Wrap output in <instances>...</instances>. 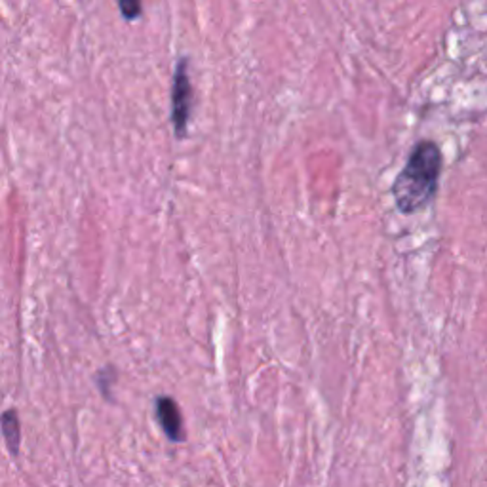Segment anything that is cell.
<instances>
[{
  "mask_svg": "<svg viewBox=\"0 0 487 487\" xmlns=\"http://www.w3.org/2000/svg\"><path fill=\"white\" fill-rule=\"evenodd\" d=\"M441 150L432 140H423L411 149L406 166L396 175L390 192L394 204L406 216H411L432 202L438 192L441 174Z\"/></svg>",
  "mask_w": 487,
  "mask_h": 487,
  "instance_id": "1",
  "label": "cell"
},
{
  "mask_svg": "<svg viewBox=\"0 0 487 487\" xmlns=\"http://www.w3.org/2000/svg\"><path fill=\"white\" fill-rule=\"evenodd\" d=\"M191 105H192V86L189 79V65H187V59H181L174 74V88H172V122H174L175 133L179 137L187 133Z\"/></svg>",
  "mask_w": 487,
  "mask_h": 487,
  "instance_id": "2",
  "label": "cell"
},
{
  "mask_svg": "<svg viewBox=\"0 0 487 487\" xmlns=\"http://www.w3.org/2000/svg\"><path fill=\"white\" fill-rule=\"evenodd\" d=\"M157 415L166 436L174 441H179L183 438V419L177 404L172 398H158Z\"/></svg>",
  "mask_w": 487,
  "mask_h": 487,
  "instance_id": "3",
  "label": "cell"
},
{
  "mask_svg": "<svg viewBox=\"0 0 487 487\" xmlns=\"http://www.w3.org/2000/svg\"><path fill=\"white\" fill-rule=\"evenodd\" d=\"M0 423H3V432H4V438H6V444H8L10 451L13 455H18V451H20V421H18V415H15L13 411L10 409L3 415V419H0Z\"/></svg>",
  "mask_w": 487,
  "mask_h": 487,
  "instance_id": "4",
  "label": "cell"
},
{
  "mask_svg": "<svg viewBox=\"0 0 487 487\" xmlns=\"http://www.w3.org/2000/svg\"><path fill=\"white\" fill-rule=\"evenodd\" d=\"M120 10H122V15H126V18H135V15L141 12V6L135 3H124L120 4Z\"/></svg>",
  "mask_w": 487,
  "mask_h": 487,
  "instance_id": "5",
  "label": "cell"
}]
</instances>
